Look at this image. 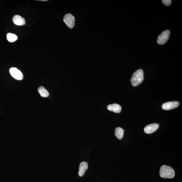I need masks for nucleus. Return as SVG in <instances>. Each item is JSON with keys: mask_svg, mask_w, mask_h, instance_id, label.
<instances>
[{"mask_svg": "<svg viewBox=\"0 0 182 182\" xmlns=\"http://www.w3.org/2000/svg\"><path fill=\"white\" fill-rule=\"evenodd\" d=\"M160 177L165 179H172L174 177L175 172L172 168L166 165L161 167L159 171Z\"/></svg>", "mask_w": 182, "mask_h": 182, "instance_id": "obj_1", "label": "nucleus"}, {"mask_svg": "<svg viewBox=\"0 0 182 182\" xmlns=\"http://www.w3.org/2000/svg\"><path fill=\"white\" fill-rule=\"evenodd\" d=\"M144 80V72L142 70L139 69L133 74L131 79V82L134 87L140 84Z\"/></svg>", "mask_w": 182, "mask_h": 182, "instance_id": "obj_2", "label": "nucleus"}, {"mask_svg": "<svg viewBox=\"0 0 182 182\" xmlns=\"http://www.w3.org/2000/svg\"><path fill=\"white\" fill-rule=\"evenodd\" d=\"M170 34L169 30H166L162 32L158 37L157 43L159 44H164L168 40Z\"/></svg>", "mask_w": 182, "mask_h": 182, "instance_id": "obj_3", "label": "nucleus"}, {"mask_svg": "<svg viewBox=\"0 0 182 182\" xmlns=\"http://www.w3.org/2000/svg\"><path fill=\"white\" fill-rule=\"evenodd\" d=\"M64 21L68 28H72L75 25V18L71 14H68L64 16Z\"/></svg>", "mask_w": 182, "mask_h": 182, "instance_id": "obj_4", "label": "nucleus"}, {"mask_svg": "<svg viewBox=\"0 0 182 182\" xmlns=\"http://www.w3.org/2000/svg\"><path fill=\"white\" fill-rule=\"evenodd\" d=\"M10 73L11 76L17 80H22L23 78V74L22 72L17 68H12L10 69Z\"/></svg>", "mask_w": 182, "mask_h": 182, "instance_id": "obj_5", "label": "nucleus"}, {"mask_svg": "<svg viewBox=\"0 0 182 182\" xmlns=\"http://www.w3.org/2000/svg\"><path fill=\"white\" fill-rule=\"evenodd\" d=\"M180 103L177 101H172L164 103L161 107L163 110H171L179 106Z\"/></svg>", "mask_w": 182, "mask_h": 182, "instance_id": "obj_6", "label": "nucleus"}, {"mask_svg": "<svg viewBox=\"0 0 182 182\" xmlns=\"http://www.w3.org/2000/svg\"><path fill=\"white\" fill-rule=\"evenodd\" d=\"M159 127V125L157 123H152L146 127L144 129V131L147 134H151L156 131Z\"/></svg>", "mask_w": 182, "mask_h": 182, "instance_id": "obj_7", "label": "nucleus"}, {"mask_svg": "<svg viewBox=\"0 0 182 182\" xmlns=\"http://www.w3.org/2000/svg\"><path fill=\"white\" fill-rule=\"evenodd\" d=\"M13 21L15 25L18 26H23L25 24V19L21 16L18 15H16L14 16Z\"/></svg>", "mask_w": 182, "mask_h": 182, "instance_id": "obj_8", "label": "nucleus"}, {"mask_svg": "<svg viewBox=\"0 0 182 182\" xmlns=\"http://www.w3.org/2000/svg\"><path fill=\"white\" fill-rule=\"evenodd\" d=\"M88 164L86 161H82L80 164L79 167L78 175L80 177H83L84 174L86 171L88 169Z\"/></svg>", "mask_w": 182, "mask_h": 182, "instance_id": "obj_9", "label": "nucleus"}, {"mask_svg": "<svg viewBox=\"0 0 182 182\" xmlns=\"http://www.w3.org/2000/svg\"><path fill=\"white\" fill-rule=\"evenodd\" d=\"M107 108L108 110L116 113H120L121 110L120 105L117 104L109 105Z\"/></svg>", "mask_w": 182, "mask_h": 182, "instance_id": "obj_10", "label": "nucleus"}, {"mask_svg": "<svg viewBox=\"0 0 182 182\" xmlns=\"http://www.w3.org/2000/svg\"><path fill=\"white\" fill-rule=\"evenodd\" d=\"M124 133V130L121 127H117L115 129V135L119 140L122 139L123 138Z\"/></svg>", "mask_w": 182, "mask_h": 182, "instance_id": "obj_11", "label": "nucleus"}, {"mask_svg": "<svg viewBox=\"0 0 182 182\" xmlns=\"http://www.w3.org/2000/svg\"><path fill=\"white\" fill-rule=\"evenodd\" d=\"M38 92L42 97L47 98L49 96V92L43 86H40L38 88Z\"/></svg>", "mask_w": 182, "mask_h": 182, "instance_id": "obj_12", "label": "nucleus"}, {"mask_svg": "<svg viewBox=\"0 0 182 182\" xmlns=\"http://www.w3.org/2000/svg\"><path fill=\"white\" fill-rule=\"evenodd\" d=\"M7 38L8 41L12 42L16 41L17 40L18 37L15 34L9 33L7 34Z\"/></svg>", "mask_w": 182, "mask_h": 182, "instance_id": "obj_13", "label": "nucleus"}, {"mask_svg": "<svg viewBox=\"0 0 182 182\" xmlns=\"http://www.w3.org/2000/svg\"><path fill=\"white\" fill-rule=\"evenodd\" d=\"M162 1L164 5L167 6L170 5L172 2L171 0H162Z\"/></svg>", "mask_w": 182, "mask_h": 182, "instance_id": "obj_14", "label": "nucleus"}, {"mask_svg": "<svg viewBox=\"0 0 182 182\" xmlns=\"http://www.w3.org/2000/svg\"><path fill=\"white\" fill-rule=\"evenodd\" d=\"M48 1V0H39V1Z\"/></svg>", "mask_w": 182, "mask_h": 182, "instance_id": "obj_15", "label": "nucleus"}]
</instances>
